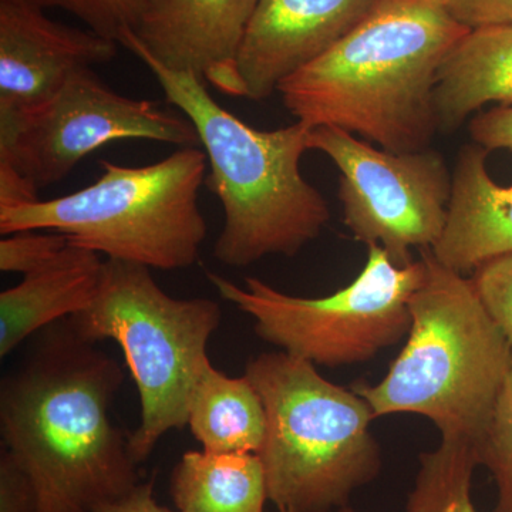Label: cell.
I'll use <instances>...</instances> for the list:
<instances>
[{
    "mask_svg": "<svg viewBox=\"0 0 512 512\" xmlns=\"http://www.w3.org/2000/svg\"><path fill=\"white\" fill-rule=\"evenodd\" d=\"M424 262L393 264L379 245L367 247L365 268L332 295L301 298L258 278L245 286L208 274L222 299L255 322L266 343L315 366L357 365L406 338L412 325L410 299L423 282Z\"/></svg>",
    "mask_w": 512,
    "mask_h": 512,
    "instance_id": "ba28073f",
    "label": "cell"
},
{
    "mask_svg": "<svg viewBox=\"0 0 512 512\" xmlns=\"http://www.w3.org/2000/svg\"><path fill=\"white\" fill-rule=\"evenodd\" d=\"M426 274L410 299L402 352L382 382L357 380L352 389L376 419L419 414L433 421L441 440L480 446L512 367V348L485 311L470 276L420 252Z\"/></svg>",
    "mask_w": 512,
    "mask_h": 512,
    "instance_id": "277c9868",
    "label": "cell"
},
{
    "mask_svg": "<svg viewBox=\"0 0 512 512\" xmlns=\"http://www.w3.org/2000/svg\"><path fill=\"white\" fill-rule=\"evenodd\" d=\"M119 140L200 147L187 117L114 92L92 69L74 73L39 106L0 117V163L37 190L59 183L84 157Z\"/></svg>",
    "mask_w": 512,
    "mask_h": 512,
    "instance_id": "30bf717a",
    "label": "cell"
},
{
    "mask_svg": "<svg viewBox=\"0 0 512 512\" xmlns=\"http://www.w3.org/2000/svg\"><path fill=\"white\" fill-rule=\"evenodd\" d=\"M470 278L485 311L497 323L512 348V254L485 262Z\"/></svg>",
    "mask_w": 512,
    "mask_h": 512,
    "instance_id": "603a6c76",
    "label": "cell"
},
{
    "mask_svg": "<svg viewBox=\"0 0 512 512\" xmlns=\"http://www.w3.org/2000/svg\"><path fill=\"white\" fill-rule=\"evenodd\" d=\"M89 342L119 343L140 394L141 420L128 444L137 464L146 461L168 431L188 424L191 394L222 319L211 299H175L150 268L107 259L92 303L70 316Z\"/></svg>",
    "mask_w": 512,
    "mask_h": 512,
    "instance_id": "52a82bcc",
    "label": "cell"
},
{
    "mask_svg": "<svg viewBox=\"0 0 512 512\" xmlns=\"http://www.w3.org/2000/svg\"><path fill=\"white\" fill-rule=\"evenodd\" d=\"M39 200L35 185L9 164L0 163V210Z\"/></svg>",
    "mask_w": 512,
    "mask_h": 512,
    "instance_id": "4316f807",
    "label": "cell"
},
{
    "mask_svg": "<svg viewBox=\"0 0 512 512\" xmlns=\"http://www.w3.org/2000/svg\"><path fill=\"white\" fill-rule=\"evenodd\" d=\"M100 165L99 180L83 190L2 208V235L57 232L107 259L163 271L194 264L207 237L198 202L208 170L204 150L180 147L143 167Z\"/></svg>",
    "mask_w": 512,
    "mask_h": 512,
    "instance_id": "8992f818",
    "label": "cell"
},
{
    "mask_svg": "<svg viewBox=\"0 0 512 512\" xmlns=\"http://www.w3.org/2000/svg\"><path fill=\"white\" fill-rule=\"evenodd\" d=\"M103 265L97 252L69 244L49 264L0 293V357L37 330L86 309L99 289Z\"/></svg>",
    "mask_w": 512,
    "mask_h": 512,
    "instance_id": "9a60e30c",
    "label": "cell"
},
{
    "mask_svg": "<svg viewBox=\"0 0 512 512\" xmlns=\"http://www.w3.org/2000/svg\"><path fill=\"white\" fill-rule=\"evenodd\" d=\"M258 0H141L130 35L174 72L201 80L228 69Z\"/></svg>",
    "mask_w": 512,
    "mask_h": 512,
    "instance_id": "4fadbf2b",
    "label": "cell"
},
{
    "mask_svg": "<svg viewBox=\"0 0 512 512\" xmlns=\"http://www.w3.org/2000/svg\"><path fill=\"white\" fill-rule=\"evenodd\" d=\"M123 379L69 319L47 326L3 379L0 433L35 488L37 512H93L141 483L128 437L110 419Z\"/></svg>",
    "mask_w": 512,
    "mask_h": 512,
    "instance_id": "6da1fadb",
    "label": "cell"
},
{
    "mask_svg": "<svg viewBox=\"0 0 512 512\" xmlns=\"http://www.w3.org/2000/svg\"><path fill=\"white\" fill-rule=\"evenodd\" d=\"M69 238L57 232L40 234L36 231L3 235L0 241V271L5 274H30L56 258Z\"/></svg>",
    "mask_w": 512,
    "mask_h": 512,
    "instance_id": "7402d4cb",
    "label": "cell"
},
{
    "mask_svg": "<svg viewBox=\"0 0 512 512\" xmlns=\"http://www.w3.org/2000/svg\"><path fill=\"white\" fill-rule=\"evenodd\" d=\"M471 140L485 150L512 151V106H500L477 113L471 119Z\"/></svg>",
    "mask_w": 512,
    "mask_h": 512,
    "instance_id": "484cf974",
    "label": "cell"
},
{
    "mask_svg": "<svg viewBox=\"0 0 512 512\" xmlns=\"http://www.w3.org/2000/svg\"><path fill=\"white\" fill-rule=\"evenodd\" d=\"M171 495L181 512H264V464L254 453L188 451L174 468Z\"/></svg>",
    "mask_w": 512,
    "mask_h": 512,
    "instance_id": "ac0fdd59",
    "label": "cell"
},
{
    "mask_svg": "<svg viewBox=\"0 0 512 512\" xmlns=\"http://www.w3.org/2000/svg\"><path fill=\"white\" fill-rule=\"evenodd\" d=\"M380 0H258L237 59L208 82L228 94L261 101L279 84L325 55Z\"/></svg>",
    "mask_w": 512,
    "mask_h": 512,
    "instance_id": "8fae6325",
    "label": "cell"
},
{
    "mask_svg": "<svg viewBox=\"0 0 512 512\" xmlns=\"http://www.w3.org/2000/svg\"><path fill=\"white\" fill-rule=\"evenodd\" d=\"M340 512H355L352 510V508L350 507H345V508H342V510H340Z\"/></svg>",
    "mask_w": 512,
    "mask_h": 512,
    "instance_id": "f1b7e54d",
    "label": "cell"
},
{
    "mask_svg": "<svg viewBox=\"0 0 512 512\" xmlns=\"http://www.w3.org/2000/svg\"><path fill=\"white\" fill-rule=\"evenodd\" d=\"M309 150L340 171L343 222L357 241L379 245L393 264H413V248L431 249L447 222L453 173L437 151L393 153L338 127L312 128Z\"/></svg>",
    "mask_w": 512,
    "mask_h": 512,
    "instance_id": "9c48e42d",
    "label": "cell"
},
{
    "mask_svg": "<svg viewBox=\"0 0 512 512\" xmlns=\"http://www.w3.org/2000/svg\"><path fill=\"white\" fill-rule=\"evenodd\" d=\"M245 376L266 413L264 464L268 500L278 511L330 512L382 470L372 407L352 389L285 352L248 362Z\"/></svg>",
    "mask_w": 512,
    "mask_h": 512,
    "instance_id": "5b68a950",
    "label": "cell"
},
{
    "mask_svg": "<svg viewBox=\"0 0 512 512\" xmlns=\"http://www.w3.org/2000/svg\"><path fill=\"white\" fill-rule=\"evenodd\" d=\"M512 106V25L468 30L437 72V130L454 133L485 104Z\"/></svg>",
    "mask_w": 512,
    "mask_h": 512,
    "instance_id": "2e32d148",
    "label": "cell"
},
{
    "mask_svg": "<svg viewBox=\"0 0 512 512\" xmlns=\"http://www.w3.org/2000/svg\"><path fill=\"white\" fill-rule=\"evenodd\" d=\"M488 153L476 143L461 148L446 227L430 249L440 264L464 276L491 259L512 254V187L491 178Z\"/></svg>",
    "mask_w": 512,
    "mask_h": 512,
    "instance_id": "5bb4252c",
    "label": "cell"
},
{
    "mask_svg": "<svg viewBox=\"0 0 512 512\" xmlns=\"http://www.w3.org/2000/svg\"><path fill=\"white\" fill-rule=\"evenodd\" d=\"M119 43L57 23L45 9L0 0V117L39 106L74 73L110 62Z\"/></svg>",
    "mask_w": 512,
    "mask_h": 512,
    "instance_id": "7c38bea8",
    "label": "cell"
},
{
    "mask_svg": "<svg viewBox=\"0 0 512 512\" xmlns=\"http://www.w3.org/2000/svg\"><path fill=\"white\" fill-rule=\"evenodd\" d=\"M36 8H59L83 20L89 29L119 43L136 25L141 0H19Z\"/></svg>",
    "mask_w": 512,
    "mask_h": 512,
    "instance_id": "44dd1931",
    "label": "cell"
},
{
    "mask_svg": "<svg viewBox=\"0 0 512 512\" xmlns=\"http://www.w3.org/2000/svg\"><path fill=\"white\" fill-rule=\"evenodd\" d=\"M120 45L146 64L168 103L197 131L207 156L205 183L224 210L214 248L221 264L241 268L269 255L295 256L319 237L329 205L301 171L311 127L296 121L256 130L212 99L204 80L156 62L130 32Z\"/></svg>",
    "mask_w": 512,
    "mask_h": 512,
    "instance_id": "3957f363",
    "label": "cell"
},
{
    "mask_svg": "<svg viewBox=\"0 0 512 512\" xmlns=\"http://www.w3.org/2000/svg\"><path fill=\"white\" fill-rule=\"evenodd\" d=\"M451 18L468 30L512 25V0H441Z\"/></svg>",
    "mask_w": 512,
    "mask_h": 512,
    "instance_id": "cb8c5ba5",
    "label": "cell"
},
{
    "mask_svg": "<svg viewBox=\"0 0 512 512\" xmlns=\"http://www.w3.org/2000/svg\"><path fill=\"white\" fill-rule=\"evenodd\" d=\"M93 512H181L158 504L154 495V481H146L137 485L134 490L113 501V503L101 505Z\"/></svg>",
    "mask_w": 512,
    "mask_h": 512,
    "instance_id": "83f0119b",
    "label": "cell"
},
{
    "mask_svg": "<svg viewBox=\"0 0 512 512\" xmlns=\"http://www.w3.org/2000/svg\"><path fill=\"white\" fill-rule=\"evenodd\" d=\"M467 32L441 0H380L278 93L305 126L342 128L393 153L427 150L439 131L437 72Z\"/></svg>",
    "mask_w": 512,
    "mask_h": 512,
    "instance_id": "7a4b0ae2",
    "label": "cell"
},
{
    "mask_svg": "<svg viewBox=\"0 0 512 512\" xmlns=\"http://www.w3.org/2000/svg\"><path fill=\"white\" fill-rule=\"evenodd\" d=\"M279 512H288V511H279Z\"/></svg>",
    "mask_w": 512,
    "mask_h": 512,
    "instance_id": "f546056e",
    "label": "cell"
},
{
    "mask_svg": "<svg viewBox=\"0 0 512 512\" xmlns=\"http://www.w3.org/2000/svg\"><path fill=\"white\" fill-rule=\"evenodd\" d=\"M480 466H485L497 485L494 512H512V367L490 426L478 446Z\"/></svg>",
    "mask_w": 512,
    "mask_h": 512,
    "instance_id": "ffe728a7",
    "label": "cell"
},
{
    "mask_svg": "<svg viewBox=\"0 0 512 512\" xmlns=\"http://www.w3.org/2000/svg\"><path fill=\"white\" fill-rule=\"evenodd\" d=\"M0 512H37L35 488L6 450L0 456Z\"/></svg>",
    "mask_w": 512,
    "mask_h": 512,
    "instance_id": "d4e9b609",
    "label": "cell"
},
{
    "mask_svg": "<svg viewBox=\"0 0 512 512\" xmlns=\"http://www.w3.org/2000/svg\"><path fill=\"white\" fill-rule=\"evenodd\" d=\"M202 450L254 453L264 447L266 413L247 376L229 377L205 363L188 407V424Z\"/></svg>",
    "mask_w": 512,
    "mask_h": 512,
    "instance_id": "e0dca14e",
    "label": "cell"
},
{
    "mask_svg": "<svg viewBox=\"0 0 512 512\" xmlns=\"http://www.w3.org/2000/svg\"><path fill=\"white\" fill-rule=\"evenodd\" d=\"M478 466L476 446L441 440L436 450L420 456L406 512H478L471 501V483Z\"/></svg>",
    "mask_w": 512,
    "mask_h": 512,
    "instance_id": "d6986e66",
    "label": "cell"
}]
</instances>
